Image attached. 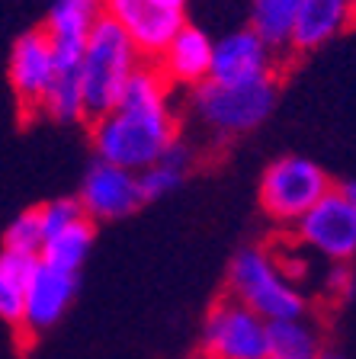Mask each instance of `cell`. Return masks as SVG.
<instances>
[{
	"mask_svg": "<svg viewBox=\"0 0 356 359\" xmlns=\"http://www.w3.org/2000/svg\"><path fill=\"white\" fill-rule=\"evenodd\" d=\"M190 167H193V151L177 138L171 148L157 157L154 164L145 167V170L138 173V187H141L145 202L164 199L167 193H173L177 187H183V180L190 177Z\"/></svg>",
	"mask_w": 356,
	"mask_h": 359,
	"instance_id": "18",
	"label": "cell"
},
{
	"mask_svg": "<svg viewBox=\"0 0 356 359\" xmlns=\"http://www.w3.org/2000/svg\"><path fill=\"white\" fill-rule=\"evenodd\" d=\"M276 106V77L257 83H199L190 93V116L212 135H244Z\"/></svg>",
	"mask_w": 356,
	"mask_h": 359,
	"instance_id": "4",
	"label": "cell"
},
{
	"mask_svg": "<svg viewBox=\"0 0 356 359\" xmlns=\"http://www.w3.org/2000/svg\"><path fill=\"white\" fill-rule=\"evenodd\" d=\"M212 45L216 39H209L206 29L183 22V29L167 42V48L161 52V58L154 61V67L161 71V77L171 87H199L209 81L212 71Z\"/></svg>",
	"mask_w": 356,
	"mask_h": 359,
	"instance_id": "14",
	"label": "cell"
},
{
	"mask_svg": "<svg viewBox=\"0 0 356 359\" xmlns=\"http://www.w3.org/2000/svg\"><path fill=\"white\" fill-rule=\"evenodd\" d=\"M356 22V0H298L289 48L315 52Z\"/></svg>",
	"mask_w": 356,
	"mask_h": 359,
	"instance_id": "15",
	"label": "cell"
},
{
	"mask_svg": "<svg viewBox=\"0 0 356 359\" xmlns=\"http://www.w3.org/2000/svg\"><path fill=\"white\" fill-rule=\"evenodd\" d=\"M296 10L298 0H251V29L273 52H282V48H289Z\"/></svg>",
	"mask_w": 356,
	"mask_h": 359,
	"instance_id": "19",
	"label": "cell"
},
{
	"mask_svg": "<svg viewBox=\"0 0 356 359\" xmlns=\"http://www.w3.org/2000/svg\"><path fill=\"white\" fill-rule=\"evenodd\" d=\"M77 202L90 222H119L135 215L145 205V196L138 187V173L106 161H93L81 180Z\"/></svg>",
	"mask_w": 356,
	"mask_h": 359,
	"instance_id": "9",
	"label": "cell"
},
{
	"mask_svg": "<svg viewBox=\"0 0 356 359\" xmlns=\"http://www.w3.org/2000/svg\"><path fill=\"white\" fill-rule=\"evenodd\" d=\"M196 359H212V356H206V353H199V356H196Z\"/></svg>",
	"mask_w": 356,
	"mask_h": 359,
	"instance_id": "28",
	"label": "cell"
},
{
	"mask_svg": "<svg viewBox=\"0 0 356 359\" xmlns=\"http://www.w3.org/2000/svg\"><path fill=\"white\" fill-rule=\"evenodd\" d=\"M141 65L145 61L135 52L132 39L119 29L110 16H100V22L87 36L81 61H77V81H81L87 119H97L119 103L128 77Z\"/></svg>",
	"mask_w": 356,
	"mask_h": 359,
	"instance_id": "2",
	"label": "cell"
},
{
	"mask_svg": "<svg viewBox=\"0 0 356 359\" xmlns=\"http://www.w3.org/2000/svg\"><path fill=\"white\" fill-rule=\"evenodd\" d=\"M321 353H324L321 334L305 314L270 324L267 359H318Z\"/></svg>",
	"mask_w": 356,
	"mask_h": 359,
	"instance_id": "16",
	"label": "cell"
},
{
	"mask_svg": "<svg viewBox=\"0 0 356 359\" xmlns=\"http://www.w3.org/2000/svg\"><path fill=\"white\" fill-rule=\"evenodd\" d=\"M318 359H341V356H334V353H321Z\"/></svg>",
	"mask_w": 356,
	"mask_h": 359,
	"instance_id": "27",
	"label": "cell"
},
{
	"mask_svg": "<svg viewBox=\"0 0 356 359\" xmlns=\"http://www.w3.org/2000/svg\"><path fill=\"white\" fill-rule=\"evenodd\" d=\"M154 4H161V7H173V10H183L186 0H154Z\"/></svg>",
	"mask_w": 356,
	"mask_h": 359,
	"instance_id": "26",
	"label": "cell"
},
{
	"mask_svg": "<svg viewBox=\"0 0 356 359\" xmlns=\"http://www.w3.org/2000/svg\"><path fill=\"white\" fill-rule=\"evenodd\" d=\"M296 234L331 263H350L356 257V202L331 187L296 222Z\"/></svg>",
	"mask_w": 356,
	"mask_h": 359,
	"instance_id": "7",
	"label": "cell"
},
{
	"mask_svg": "<svg viewBox=\"0 0 356 359\" xmlns=\"http://www.w3.org/2000/svg\"><path fill=\"white\" fill-rule=\"evenodd\" d=\"M100 16H103V0H52L42 29L52 42L58 71H77L87 36Z\"/></svg>",
	"mask_w": 356,
	"mask_h": 359,
	"instance_id": "13",
	"label": "cell"
},
{
	"mask_svg": "<svg viewBox=\"0 0 356 359\" xmlns=\"http://www.w3.org/2000/svg\"><path fill=\"white\" fill-rule=\"evenodd\" d=\"M45 119L58 122V126H74L84 122L87 112H84V93H81V81H77V71H58L45 93L42 106H39Z\"/></svg>",
	"mask_w": 356,
	"mask_h": 359,
	"instance_id": "20",
	"label": "cell"
},
{
	"mask_svg": "<svg viewBox=\"0 0 356 359\" xmlns=\"http://www.w3.org/2000/svg\"><path fill=\"white\" fill-rule=\"evenodd\" d=\"M103 16L132 39L145 65H154L173 36L183 29V10L161 7L154 0H103Z\"/></svg>",
	"mask_w": 356,
	"mask_h": 359,
	"instance_id": "8",
	"label": "cell"
},
{
	"mask_svg": "<svg viewBox=\"0 0 356 359\" xmlns=\"http://www.w3.org/2000/svg\"><path fill=\"white\" fill-rule=\"evenodd\" d=\"M270 324L235 299H218L202 321V353L212 359H267Z\"/></svg>",
	"mask_w": 356,
	"mask_h": 359,
	"instance_id": "6",
	"label": "cell"
},
{
	"mask_svg": "<svg viewBox=\"0 0 356 359\" xmlns=\"http://www.w3.org/2000/svg\"><path fill=\"white\" fill-rule=\"evenodd\" d=\"M324 292L334 302H347L353 295V269H350V263H331L324 276Z\"/></svg>",
	"mask_w": 356,
	"mask_h": 359,
	"instance_id": "24",
	"label": "cell"
},
{
	"mask_svg": "<svg viewBox=\"0 0 356 359\" xmlns=\"http://www.w3.org/2000/svg\"><path fill=\"white\" fill-rule=\"evenodd\" d=\"M42 224H39L36 209H26L7 224L4 231V250L16 257H26V260H39V250H42Z\"/></svg>",
	"mask_w": 356,
	"mask_h": 359,
	"instance_id": "22",
	"label": "cell"
},
{
	"mask_svg": "<svg viewBox=\"0 0 356 359\" xmlns=\"http://www.w3.org/2000/svg\"><path fill=\"white\" fill-rule=\"evenodd\" d=\"M32 260L0 250V321L20 327L22 324V302H26V276Z\"/></svg>",
	"mask_w": 356,
	"mask_h": 359,
	"instance_id": "21",
	"label": "cell"
},
{
	"mask_svg": "<svg viewBox=\"0 0 356 359\" xmlns=\"http://www.w3.org/2000/svg\"><path fill=\"white\" fill-rule=\"evenodd\" d=\"M7 74H10V90H13L16 103L22 106V112H39L45 93H48L55 74H58V61H55L52 42H48L42 26L22 32L13 42Z\"/></svg>",
	"mask_w": 356,
	"mask_h": 359,
	"instance_id": "10",
	"label": "cell"
},
{
	"mask_svg": "<svg viewBox=\"0 0 356 359\" xmlns=\"http://www.w3.org/2000/svg\"><path fill=\"white\" fill-rule=\"evenodd\" d=\"M90 122V142L97 161L141 173L177 142L171 83L164 81L154 65H141L128 77L119 103Z\"/></svg>",
	"mask_w": 356,
	"mask_h": 359,
	"instance_id": "1",
	"label": "cell"
},
{
	"mask_svg": "<svg viewBox=\"0 0 356 359\" xmlns=\"http://www.w3.org/2000/svg\"><path fill=\"white\" fill-rule=\"evenodd\" d=\"M276 77V52L251 26L216 39L212 45V83H257Z\"/></svg>",
	"mask_w": 356,
	"mask_h": 359,
	"instance_id": "11",
	"label": "cell"
},
{
	"mask_svg": "<svg viewBox=\"0 0 356 359\" xmlns=\"http://www.w3.org/2000/svg\"><path fill=\"white\" fill-rule=\"evenodd\" d=\"M331 187V177L315 161L286 154L260 177V209L279 224H296Z\"/></svg>",
	"mask_w": 356,
	"mask_h": 359,
	"instance_id": "5",
	"label": "cell"
},
{
	"mask_svg": "<svg viewBox=\"0 0 356 359\" xmlns=\"http://www.w3.org/2000/svg\"><path fill=\"white\" fill-rule=\"evenodd\" d=\"M228 299L241 302L267 324L305 314L302 292L276 266V257L263 247H241L228 263Z\"/></svg>",
	"mask_w": 356,
	"mask_h": 359,
	"instance_id": "3",
	"label": "cell"
},
{
	"mask_svg": "<svg viewBox=\"0 0 356 359\" xmlns=\"http://www.w3.org/2000/svg\"><path fill=\"white\" fill-rule=\"evenodd\" d=\"M77 295V273L58 269L45 260H32L26 276V302H22V330L42 334L55 327L67 314Z\"/></svg>",
	"mask_w": 356,
	"mask_h": 359,
	"instance_id": "12",
	"label": "cell"
},
{
	"mask_svg": "<svg viewBox=\"0 0 356 359\" xmlns=\"http://www.w3.org/2000/svg\"><path fill=\"white\" fill-rule=\"evenodd\" d=\"M93 238H97V228L90 218H81V222L67 224L61 231L48 234L42 241V250H39V260L52 263L58 269H67V273H77L84 266V260L90 257V247H93Z\"/></svg>",
	"mask_w": 356,
	"mask_h": 359,
	"instance_id": "17",
	"label": "cell"
},
{
	"mask_svg": "<svg viewBox=\"0 0 356 359\" xmlns=\"http://www.w3.org/2000/svg\"><path fill=\"white\" fill-rule=\"evenodd\" d=\"M334 187H337L341 196H347L350 202H356V180H341V183H334Z\"/></svg>",
	"mask_w": 356,
	"mask_h": 359,
	"instance_id": "25",
	"label": "cell"
},
{
	"mask_svg": "<svg viewBox=\"0 0 356 359\" xmlns=\"http://www.w3.org/2000/svg\"><path fill=\"white\" fill-rule=\"evenodd\" d=\"M39 215V224H42V234L48 238V234L61 231V228H67V224H74L81 222L84 209H81V202H77V196H61V199H52V202H42L36 209Z\"/></svg>",
	"mask_w": 356,
	"mask_h": 359,
	"instance_id": "23",
	"label": "cell"
}]
</instances>
